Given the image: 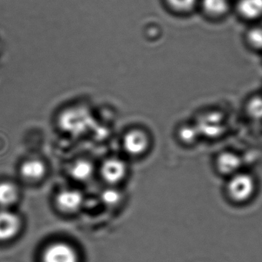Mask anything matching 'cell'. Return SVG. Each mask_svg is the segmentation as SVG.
Returning <instances> with one entry per match:
<instances>
[{
  "label": "cell",
  "instance_id": "cell-1",
  "mask_svg": "<svg viewBox=\"0 0 262 262\" xmlns=\"http://www.w3.org/2000/svg\"><path fill=\"white\" fill-rule=\"evenodd\" d=\"M257 182L254 176L247 171H239L227 179L225 193L227 199L236 205H245L254 197Z\"/></svg>",
  "mask_w": 262,
  "mask_h": 262
},
{
  "label": "cell",
  "instance_id": "cell-2",
  "mask_svg": "<svg viewBox=\"0 0 262 262\" xmlns=\"http://www.w3.org/2000/svg\"><path fill=\"white\" fill-rule=\"evenodd\" d=\"M151 145V135L148 130L142 127H132L122 136V150L131 159H140L146 156Z\"/></svg>",
  "mask_w": 262,
  "mask_h": 262
},
{
  "label": "cell",
  "instance_id": "cell-3",
  "mask_svg": "<svg viewBox=\"0 0 262 262\" xmlns=\"http://www.w3.org/2000/svg\"><path fill=\"white\" fill-rule=\"evenodd\" d=\"M198 14L211 24L225 22L233 15V0H200Z\"/></svg>",
  "mask_w": 262,
  "mask_h": 262
},
{
  "label": "cell",
  "instance_id": "cell-4",
  "mask_svg": "<svg viewBox=\"0 0 262 262\" xmlns=\"http://www.w3.org/2000/svg\"><path fill=\"white\" fill-rule=\"evenodd\" d=\"M100 174L104 182L110 186H116L122 184L128 177L129 165L122 158H108L102 163Z\"/></svg>",
  "mask_w": 262,
  "mask_h": 262
},
{
  "label": "cell",
  "instance_id": "cell-5",
  "mask_svg": "<svg viewBox=\"0 0 262 262\" xmlns=\"http://www.w3.org/2000/svg\"><path fill=\"white\" fill-rule=\"evenodd\" d=\"M233 15L247 25L262 19V0H233Z\"/></svg>",
  "mask_w": 262,
  "mask_h": 262
},
{
  "label": "cell",
  "instance_id": "cell-6",
  "mask_svg": "<svg viewBox=\"0 0 262 262\" xmlns=\"http://www.w3.org/2000/svg\"><path fill=\"white\" fill-rule=\"evenodd\" d=\"M214 166L217 174L228 179L242 171L243 159L241 155L235 151L224 150L215 156Z\"/></svg>",
  "mask_w": 262,
  "mask_h": 262
},
{
  "label": "cell",
  "instance_id": "cell-7",
  "mask_svg": "<svg viewBox=\"0 0 262 262\" xmlns=\"http://www.w3.org/2000/svg\"><path fill=\"white\" fill-rule=\"evenodd\" d=\"M195 123L201 136L207 139H217L225 133L224 118L217 112L205 113Z\"/></svg>",
  "mask_w": 262,
  "mask_h": 262
},
{
  "label": "cell",
  "instance_id": "cell-8",
  "mask_svg": "<svg viewBox=\"0 0 262 262\" xmlns=\"http://www.w3.org/2000/svg\"><path fill=\"white\" fill-rule=\"evenodd\" d=\"M168 14L177 18L191 17L197 14L200 0H159Z\"/></svg>",
  "mask_w": 262,
  "mask_h": 262
},
{
  "label": "cell",
  "instance_id": "cell-9",
  "mask_svg": "<svg viewBox=\"0 0 262 262\" xmlns=\"http://www.w3.org/2000/svg\"><path fill=\"white\" fill-rule=\"evenodd\" d=\"M43 262H77L76 251L66 243H54L45 250L42 256Z\"/></svg>",
  "mask_w": 262,
  "mask_h": 262
},
{
  "label": "cell",
  "instance_id": "cell-10",
  "mask_svg": "<svg viewBox=\"0 0 262 262\" xmlns=\"http://www.w3.org/2000/svg\"><path fill=\"white\" fill-rule=\"evenodd\" d=\"M19 216L9 211H0V242L13 238L20 229Z\"/></svg>",
  "mask_w": 262,
  "mask_h": 262
},
{
  "label": "cell",
  "instance_id": "cell-11",
  "mask_svg": "<svg viewBox=\"0 0 262 262\" xmlns=\"http://www.w3.org/2000/svg\"><path fill=\"white\" fill-rule=\"evenodd\" d=\"M56 205L65 212L77 211L83 202V196L78 190H62L56 196Z\"/></svg>",
  "mask_w": 262,
  "mask_h": 262
},
{
  "label": "cell",
  "instance_id": "cell-12",
  "mask_svg": "<svg viewBox=\"0 0 262 262\" xmlns=\"http://www.w3.org/2000/svg\"><path fill=\"white\" fill-rule=\"evenodd\" d=\"M242 41L248 51L262 54V26L259 24L248 25L244 32Z\"/></svg>",
  "mask_w": 262,
  "mask_h": 262
},
{
  "label": "cell",
  "instance_id": "cell-13",
  "mask_svg": "<svg viewBox=\"0 0 262 262\" xmlns=\"http://www.w3.org/2000/svg\"><path fill=\"white\" fill-rule=\"evenodd\" d=\"M45 165L41 161L36 159L27 161L20 168L23 177L29 181L39 180L45 174Z\"/></svg>",
  "mask_w": 262,
  "mask_h": 262
},
{
  "label": "cell",
  "instance_id": "cell-14",
  "mask_svg": "<svg viewBox=\"0 0 262 262\" xmlns=\"http://www.w3.org/2000/svg\"><path fill=\"white\" fill-rule=\"evenodd\" d=\"M177 136L181 143L188 146L194 145L201 135L195 124H183L178 128Z\"/></svg>",
  "mask_w": 262,
  "mask_h": 262
},
{
  "label": "cell",
  "instance_id": "cell-15",
  "mask_svg": "<svg viewBox=\"0 0 262 262\" xmlns=\"http://www.w3.org/2000/svg\"><path fill=\"white\" fill-rule=\"evenodd\" d=\"M245 112L247 116L254 120L262 119V95H251L245 104Z\"/></svg>",
  "mask_w": 262,
  "mask_h": 262
},
{
  "label": "cell",
  "instance_id": "cell-16",
  "mask_svg": "<svg viewBox=\"0 0 262 262\" xmlns=\"http://www.w3.org/2000/svg\"><path fill=\"white\" fill-rule=\"evenodd\" d=\"M18 199L17 188L10 182L0 183V205L7 207L13 205Z\"/></svg>",
  "mask_w": 262,
  "mask_h": 262
},
{
  "label": "cell",
  "instance_id": "cell-17",
  "mask_svg": "<svg viewBox=\"0 0 262 262\" xmlns=\"http://www.w3.org/2000/svg\"><path fill=\"white\" fill-rule=\"evenodd\" d=\"M70 172L76 180L86 181L93 176V166L88 161L79 160L72 166Z\"/></svg>",
  "mask_w": 262,
  "mask_h": 262
},
{
  "label": "cell",
  "instance_id": "cell-18",
  "mask_svg": "<svg viewBox=\"0 0 262 262\" xmlns=\"http://www.w3.org/2000/svg\"><path fill=\"white\" fill-rule=\"evenodd\" d=\"M122 196L119 190L115 188H110L102 192V200L104 204L108 206H115L120 203Z\"/></svg>",
  "mask_w": 262,
  "mask_h": 262
}]
</instances>
